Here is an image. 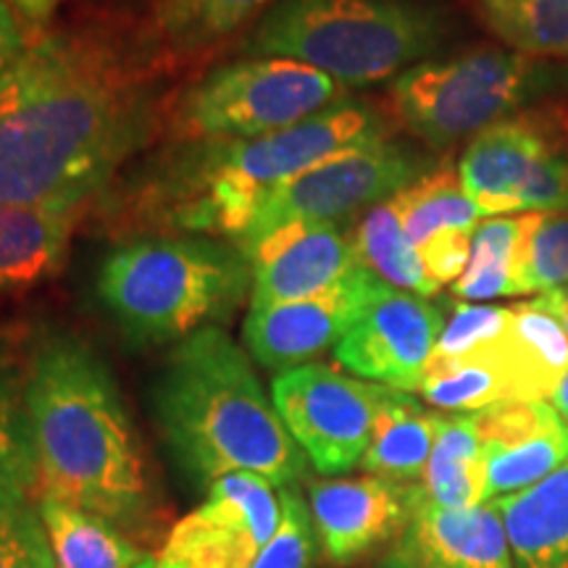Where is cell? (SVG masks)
I'll return each mask as SVG.
<instances>
[{"label": "cell", "instance_id": "obj_1", "mask_svg": "<svg viewBox=\"0 0 568 568\" xmlns=\"http://www.w3.org/2000/svg\"><path fill=\"white\" fill-rule=\"evenodd\" d=\"M159 119L155 77L122 42L42 34L0 71V203L82 209Z\"/></svg>", "mask_w": 568, "mask_h": 568}, {"label": "cell", "instance_id": "obj_2", "mask_svg": "<svg viewBox=\"0 0 568 568\" xmlns=\"http://www.w3.org/2000/svg\"><path fill=\"white\" fill-rule=\"evenodd\" d=\"M385 140L382 119L337 103L308 122L255 140L187 142L134 176L116 205L122 232L240 237L268 193L318 163Z\"/></svg>", "mask_w": 568, "mask_h": 568}, {"label": "cell", "instance_id": "obj_3", "mask_svg": "<svg viewBox=\"0 0 568 568\" xmlns=\"http://www.w3.org/2000/svg\"><path fill=\"white\" fill-rule=\"evenodd\" d=\"M38 497L134 527L151 508V477L111 368L69 332L42 335L24 361Z\"/></svg>", "mask_w": 568, "mask_h": 568}, {"label": "cell", "instance_id": "obj_4", "mask_svg": "<svg viewBox=\"0 0 568 568\" xmlns=\"http://www.w3.org/2000/svg\"><path fill=\"white\" fill-rule=\"evenodd\" d=\"M153 414L176 464L209 487L230 474H255L276 487L303 477V450L251 358L222 326L172 347L155 376Z\"/></svg>", "mask_w": 568, "mask_h": 568}, {"label": "cell", "instance_id": "obj_5", "mask_svg": "<svg viewBox=\"0 0 568 568\" xmlns=\"http://www.w3.org/2000/svg\"><path fill=\"white\" fill-rule=\"evenodd\" d=\"M253 287L247 255L203 234L119 245L98 272V297L134 345L182 343L230 318Z\"/></svg>", "mask_w": 568, "mask_h": 568}, {"label": "cell", "instance_id": "obj_6", "mask_svg": "<svg viewBox=\"0 0 568 568\" xmlns=\"http://www.w3.org/2000/svg\"><path fill=\"white\" fill-rule=\"evenodd\" d=\"M443 40L435 11L410 0H276L245 53L314 67L345 88L385 82Z\"/></svg>", "mask_w": 568, "mask_h": 568}, {"label": "cell", "instance_id": "obj_7", "mask_svg": "<svg viewBox=\"0 0 568 568\" xmlns=\"http://www.w3.org/2000/svg\"><path fill=\"white\" fill-rule=\"evenodd\" d=\"M316 539L297 485L230 474L213 481L201 506L138 568H311Z\"/></svg>", "mask_w": 568, "mask_h": 568}, {"label": "cell", "instance_id": "obj_8", "mask_svg": "<svg viewBox=\"0 0 568 568\" xmlns=\"http://www.w3.org/2000/svg\"><path fill=\"white\" fill-rule=\"evenodd\" d=\"M560 71L503 48H477L450 61H424L389 88L395 119L432 148H447L503 122L560 82Z\"/></svg>", "mask_w": 568, "mask_h": 568}, {"label": "cell", "instance_id": "obj_9", "mask_svg": "<svg viewBox=\"0 0 568 568\" xmlns=\"http://www.w3.org/2000/svg\"><path fill=\"white\" fill-rule=\"evenodd\" d=\"M345 92V84L301 61L245 59L184 92L169 124L184 142L255 140L308 122L343 103Z\"/></svg>", "mask_w": 568, "mask_h": 568}, {"label": "cell", "instance_id": "obj_10", "mask_svg": "<svg viewBox=\"0 0 568 568\" xmlns=\"http://www.w3.org/2000/svg\"><path fill=\"white\" fill-rule=\"evenodd\" d=\"M424 174V161L408 148L389 140L368 142L268 193L234 245L245 253L268 232L293 222L343 224L353 213L395 197Z\"/></svg>", "mask_w": 568, "mask_h": 568}, {"label": "cell", "instance_id": "obj_11", "mask_svg": "<svg viewBox=\"0 0 568 568\" xmlns=\"http://www.w3.org/2000/svg\"><path fill=\"white\" fill-rule=\"evenodd\" d=\"M387 389L326 364H303L274 376L272 400L305 460L337 477L364 460Z\"/></svg>", "mask_w": 568, "mask_h": 568}, {"label": "cell", "instance_id": "obj_12", "mask_svg": "<svg viewBox=\"0 0 568 568\" xmlns=\"http://www.w3.org/2000/svg\"><path fill=\"white\" fill-rule=\"evenodd\" d=\"M443 326L445 316L435 303L382 282L335 345V358L358 379L418 393Z\"/></svg>", "mask_w": 568, "mask_h": 568}, {"label": "cell", "instance_id": "obj_13", "mask_svg": "<svg viewBox=\"0 0 568 568\" xmlns=\"http://www.w3.org/2000/svg\"><path fill=\"white\" fill-rule=\"evenodd\" d=\"M379 284V276L358 266L322 295L295 303L251 305L243 326L247 351L276 374L311 364V358L345 337Z\"/></svg>", "mask_w": 568, "mask_h": 568}, {"label": "cell", "instance_id": "obj_14", "mask_svg": "<svg viewBox=\"0 0 568 568\" xmlns=\"http://www.w3.org/2000/svg\"><path fill=\"white\" fill-rule=\"evenodd\" d=\"M245 255L253 272L251 305L322 295L361 266L353 230L343 224H284L247 247Z\"/></svg>", "mask_w": 568, "mask_h": 568}, {"label": "cell", "instance_id": "obj_15", "mask_svg": "<svg viewBox=\"0 0 568 568\" xmlns=\"http://www.w3.org/2000/svg\"><path fill=\"white\" fill-rule=\"evenodd\" d=\"M418 485L382 477L322 479L308 487V508L324 556L351 564L397 537L414 514Z\"/></svg>", "mask_w": 568, "mask_h": 568}, {"label": "cell", "instance_id": "obj_16", "mask_svg": "<svg viewBox=\"0 0 568 568\" xmlns=\"http://www.w3.org/2000/svg\"><path fill=\"white\" fill-rule=\"evenodd\" d=\"M487 503L535 487L568 464V424L545 400H506L479 410Z\"/></svg>", "mask_w": 568, "mask_h": 568}, {"label": "cell", "instance_id": "obj_17", "mask_svg": "<svg viewBox=\"0 0 568 568\" xmlns=\"http://www.w3.org/2000/svg\"><path fill=\"white\" fill-rule=\"evenodd\" d=\"M385 568H516V560L495 503L439 508L418 485L414 514L397 535Z\"/></svg>", "mask_w": 568, "mask_h": 568}, {"label": "cell", "instance_id": "obj_18", "mask_svg": "<svg viewBox=\"0 0 568 568\" xmlns=\"http://www.w3.org/2000/svg\"><path fill=\"white\" fill-rule=\"evenodd\" d=\"M556 142L558 132L548 103L487 126L460 155L458 176L466 195L485 216L521 211L518 201L524 184Z\"/></svg>", "mask_w": 568, "mask_h": 568}, {"label": "cell", "instance_id": "obj_19", "mask_svg": "<svg viewBox=\"0 0 568 568\" xmlns=\"http://www.w3.org/2000/svg\"><path fill=\"white\" fill-rule=\"evenodd\" d=\"M80 209L0 203V293L51 280L67 261Z\"/></svg>", "mask_w": 568, "mask_h": 568}, {"label": "cell", "instance_id": "obj_20", "mask_svg": "<svg viewBox=\"0 0 568 568\" xmlns=\"http://www.w3.org/2000/svg\"><path fill=\"white\" fill-rule=\"evenodd\" d=\"M518 568H568V464L521 493L497 497Z\"/></svg>", "mask_w": 568, "mask_h": 568}, {"label": "cell", "instance_id": "obj_21", "mask_svg": "<svg viewBox=\"0 0 568 568\" xmlns=\"http://www.w3.org/2000/svg\"><path fill=\"white\" fill-rule=\"evenodd\" d=\"M443 422L445 416L424 408L410 393L387 389L361 468L397 485H418Z\"/></svg>", "mask_w": 568, "mask_h": 568}, {"label": "cell", "instance_id": "obj_22", "mask_svg": "<svg viewBox=\"0 0 568 568\" xmlns=\"http://www.w3.org/2000/svg\"><path fill=\"white\" fill-rule=\"evenodd\" d=\"M418 393L429 406L447 414H479L497 403L518 400L516 376L503 351V339L458 358L432 355Z\"/></svg>", "mask_w": 568, "mask_h": 568}, {"label": "cell", "instance_id": "obj_23", "mask_svg": "<svg viewBox=\"0 0 568 568\" xmlns=\"http://www.w3.org/2000/svg\"><path fill=\"white\" fill-rule=\"evenodd\" d=\"M418 485L426 500L439 508L464 510L487 503V464L477 416H445Z\"/></svg>", "mask_w": 568, "mask_h": 568}, {"label": "cell", "instance_id": "obj_24", "mask_svg": "<svg viewBox=\"0 0 568 568\" xmlns=\"http://www.w3.org/2000/svg\"><path fill=\"white\" fill-rule=\"evenodd\" d=\"M510 308L514 316L503 337V351L514 368L518 400H545L568 372V335L537 297Z\"/></svg>", "mask_w": 568, "mask_h": 568}, {"label": "cell", "instance_id": "obj_25", "mask_svg": "<svg viewBox=\"0 0 568 568\" xmlns=\"http://www.w3.org/2000/svg\"><path fill=\"white\" fill-rule=\"evenodd\" d=\"M34 503L55 568H138L145 558V552L109 518L51 497H38Z\"/></svg>", "mask_w": 568, "mask_h": 568}, {"label": "cell", "instance_id": "obj_26", "mask_svg": "<svg viewBox=\"0 0 568 568\" xmlns=\"http://www.w3.org/2000/svg\"><path fill=\"white\" fill-rule=\"evenodd\" d=\"M38 500V458L24 400V364L0 343V514Z\"/></svg>", "mask_w": 568, "mask_h": 568}, {"label": "cell", "instance_id": "obj_27", "mask_svg": "<svg viewBox=\"0 0 568 568\" xmlns=\"http://www.w3.org/2000/svg\"><path fill=\"white\" fill-rule=\"evenodd\" d=\"M268 0H159L145 45L153 53L187 55L251 21Z\"/></svg>", "mask_w": 568, "mask_h": 568}, {"label": "cell", "instance_id": "obj_28", "mask_svg": "<svg viewBox=\"0 0 568 568\" xmlns=\"http://www.w3.org/2000/svg\"><path fill=\"white\" fill-rule=\"evenodd\" d=\"M355 251L361 266L387 282L389 287L406 290V293L432 297L437 295L439 284L426 274L422 255L410 243L403 226L393 197L385 203L364 211L361 222L353 226Z\"/></svg>", "mask_w": 568, "mask_h": 568}, {"label": "cell", "instance_id": "obj_29", "mask_svg": "<svg viewBox=\"0 0 568 568\" xmlns=\"http://www.w3.org/2000/svg\"><path fill=\"white\" fill-rule=\"evenodd\" d=\"M397 216L416 251L445 232H477L481 213L450 166L426 172L393 197Z\"/></svg>", "mask_w": 568, "mask_h": 568}, {"label": "cell", "instance_id": "obj_30", "mask_svg": "<svg viewBox=\"0 0 568 568\" xmlns=\"http://www.w3.org/2000/svg\"><path fill=\"white\" fill-rule=\"evenodd\" d=\"M479 17L516 53L568 59V0H479Z\"/></svg>", "mask_w": 568, "mask_h": 568}, {"label": "cell", "instance_id": "obj_31", "mask_svg": "<svg viewBox=\"0 0 568 568\" xmlns=\"http://www.w3.org/2000/svg\"><path fill=\"white\" fill-rule=\"evenodd\" d=\"M514 284L516 295L568 287V211L518 216Z\"/></svg>", "mask_w": 568, "mask_h": 568}, {"label": "cell", "instance_id": "obj_32", "mask_svg": "<svg viewBox=\"0 0 568 568\" xmlns=\"http://www.w3.org/2000/svg\"><path fill=\"white\" fill-rule=\"evenodd\" d=\"M516 245L518 219L500 216L481 222L471 237V258L460 280L453 284V293L471 303L516 295Z\"/></svg>", "mask_w": 568, "mask_h": 568}, {"label": "cell", "instance_id": "obj_33", "mask_svg": "<svg viewBox=\"0 0 568 568\" xmlns=\"http://www.w3.org/2000/svg\"><path fill=\"white\" fill-rule=\"evenodd\" d=\"M514 308L510 305H485V303H456L450 308V318L443 326L437 339L435 358H458L485 351L508 332Z\"/></svg>", "mask_w": 568, "mask_h": 568}, {"label": "cell", "instance_id": "obj_34", "mask_svg": "<svg viewBox=\"0 0 568 568\" xmlns=\"http://www.w3.org/2000/svg\"><path fill=\"white\" fill-rule=\"evenodd\" d=\"M0 568H55L38 503L0 514Z\"/></svg>", "mask_w": 568, "mask_h": 568}, {"label": "cell", "instance_id": "obj_35", "mask_svg": "<svg viewBox=\"0 0 568 568\" xmlns=\"http://www.w3.org/2000/svg\"><path fill=\"white\" fill-rule=\"evenodd\" d=\"M518 203L521 211H568V148L560 134L556 148L531 169Z\"/></svg>", "mask_w": 568, "mask_h": 568}, {"label": "cell", "instance_id": "obj_36", "mask_svg": "<svg viewBox=\"0 0 568 568\" xmlns=\"http://www.w3.org/2000/svg\"><path fill=\"white\" fill-rule=\"evenodd\" d=\"M471 237L474 232H445L418 247V255H422L432 282L443 287V284H456L460 280L468 258H471Z\"/></svg>", "mask_w": 568, "mask_h": 568}, {"label": "cell", "instance_id": "obj_37", "mask_svg": "<svg viewBox=\"0 0 568 568\" xmlns=\"http://www.w3.org/2000/svg\"><path fill=\"white\" fill-rule=\"evenodd\" d=\"M24 48L27 42L24 34H21L17 13H13L9 0H0V71L9 67Z\"/></svg>", "mask_w": 568, "mask_h": 568}, {"label": "cell", "instance_id": "obj_38", "mask_svg": "<svg viewBox=\"0 0 568 568\" xmlns=\"http://www.w3.org/2000/svg\"><path fill=\"white\" fill-rule=\"evenodd\" d=\"M61 0H9V6L17 11V17L30 27H42Z\"/></svg>", "mask_w": 568, "mask_h": 568}, {"label": "cell", "instance_id": "obj_39", "mask_svg": "<svg viewBox=\"0 0 568 568\" xmlns=\"http://www.w3.org/2000/svg\"><path fill=\"white\" fill-rule=\"evenodd\" d=\"M537 301L542 303L545 308H548L550 314L558 318V324L564 326L566 335H568V287L550 290V293H542V295H539Z\"/></svg>", "mask_w": 568, "mask_h": 568}, {"label": "cell", "instance_id": "obj_40", "mask_svg": "<svg viewBox=\"0 0 568 568\" xmlns=\"http://www.w3.org/2000/svg\"><path fill=\"white\" fill-rule=\"evenodd\" d=\"M550 113H552V122H556L560 140H564V145L568 148V101H552Z\"/></svg>", "mask_w": 568, "mask_h": 568}, {"label": "cell", "instance_id": "obj_41", "mask_svg": "<svg viewBox=\"0 0 568 568\" xmlns=\"http://www.w3.org/2000/svg\"><path fill=\"white\" fill-rule=\"evenodd\" d=\"M550 400H552V408H556L560 418H564V422L568 424V372L564 374V379L558 382L556 393H552Z\"/></svg>", "mask_w": 568, "mask_h": 568}]
</instances>
